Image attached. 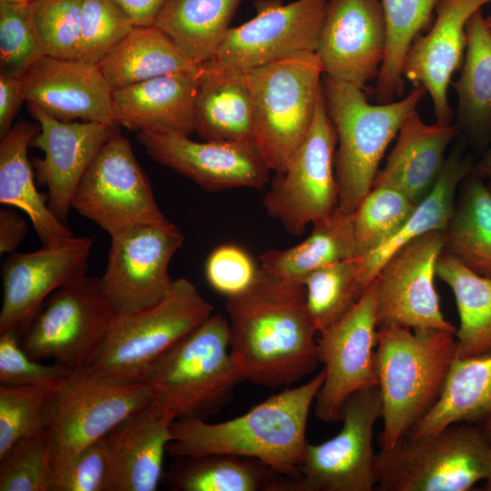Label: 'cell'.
Segmentation results:
<instances>
[{"instance_id":"bcb514c9","label":"cell","mask_w":491,"mask_h":491,"mask_svg":"<svg viewBox=\"0 0 491 491\" xmlns=\"http://www.w3.org/2000/svg\"><path fill=\"white\" fill-rule=\"evenodd\" d=\"M71 371L58 364L37 362L19 341V333H0V386H55Z\"/></svg>"},{"instance_id":"e575fe53","label":"cell","mask_w":491,"mask_h":491,"mask_svg":"<svg viewBox=\"0 0 491 491\" xmlns=\"http://www.w3.org/2000/svg\"><path fill=\"white\" fill-rule=\"evenodd\" d=\"M99 67L111 87L116 89L198 65L189 61L165 33L150 25L135 26Z\"/></svg>"},{"instance_id":"ffe728a7","label":"cell","mask_w":491,"mask_h":491,"mask_svg":"<svg viewBox=\"0 0 491 491\" xmlns=\"http://www.w3.org/2000/svg\"><path fill=\"white\" fill-rule=\"evenodd\" d=\"M386 48L380 0H328L316 49L325 75L364 89L377 78Z\"/></svg>"},{"instance_id":"3957f363","label":"cell","mask_w":491,"mask_h":491,"mask_svg":"<svg viewBox=\"0 0 491 491\" xmlns=\"http://www.w3.org/2000/svg\"><path fill=\"white\" fill-rule=\"evenodd\" d=\"M456 356L453 333L378 326L375 363L382 397L381 450L393 448L431 410Z\"/></svg>"},{"instance_id":"ba28073f","label":"cell","mask_w":491,"mask_h":491,"mask_svg":"<svg viewBox=\"0 0 491 491\" xmlns=\"http://www.w3.org/2000/svg\"><path fill=\"white\" fill-rule=\"evenodd\" d=\"M323 75L316 52L246 71L256 145L276 174L286 170L310 130Z\"/></svg>"},{"instance_id":"7a4b0ae2","label":"cell","mask_w":491,"mask_h":491,"mask_svg":"<svg viewBox=\"0 0 491 491\" xmlns=\"http://www.w3.org/2000/svg\"><path fill=\"white\" fill-rule=\"evenodd\" d=\"M324 379L322 369L306 384L273 395L226 421L175 420L166 453L173 457L207 454L252 457L293 480L304 460L307 418Z\"/></svg>"},{"instance_id":"6f0895ef","label":"cell","mask_w":491,"mask_h":491,"mask_svg":"<svg viewBox=\"0 0 491 491\" xmlns=\"http://www.w3.org/2000/svg\"><path fill=\"white\" fill-rule=\"evenodd\" d=\"M3 1H8V2H25L27 0H0V2H3Z\"/></svg>"},{"instance_id":"f546056e","label":"cell","mask_w":491,"mask_h":491,"mask_svg":"<svg viewBox=\"0 0 491 491\" xmlns=\"http://www.w3.org/2000/svg\"><path fill=\"white\" fill-rule=\"evenodd\" d=\"M287 479L256 458L207 454L174 457L161 483L173 491H286Z\"/></svg>"},{"instance_id":"9a60e30c","label":"cell","mask_w":491,"mask_h":491,"mask_svg":"<svg viewBox=\"0 0 491 491\" xmlns=\"http://www.w3.org/2000/svg\"><path fill=\"white\" fill-rule=\"evenodd\" d=\"M328 0H256V15L231 27L214 58L247 71L316 52Z\"/></svg>"},{"instance_id":"d590c367","label":"cell","mask_w":491,"mask_h":491,"mask_svg":"<svg viewBox=\"0 0 491 491\" xmlns=\"http://www.w3.org/2000/svg\"><path fill=\"white\" fill-rule=\"evenodd\" d=\"M436 276L452 290L459 316L455 337L456 355L467 357L491 350V277L467 268L443 252Z\"/></svg>"},{"instance_id":"f35d334b","label":"cell","mask_w":491,"mask_h":491,"mask_svg":"<svg viewBox=\"0 0 491 491\" xmlns=\"http://www.w3.org/2000/svg\"><path fill=\"white\" fill-rule=\"evenodd\" d=\"M305 287L306 308L318 334L346 314L366 290L356 256L313 272Z\"/></svg>"},{"instance_id":"1f68e13d","label":"cell","mask_w":491,"mask_h":491,"mask_svg":"<svg viewBox=\"0 0 491 491\" xmlns=\"http://www.w3.org/2000/svg\"><path fill=\"white\" fill-rule=\"evenodd\" d=\"M311 234L286 249H270L259 256V268L276 278L305 286L317 269L357 255L352 215L338 207L314 223Z\"/></svg>"},{"instance_id":"603a6c76","label":"cell","mask_w":491,"mask_h":491,"mask_svg":"<svg viewBox=\"0 0 491 491\" xmlns=\"http://www.w3.org/2000/svg\"><path fill=\"white\" fill-rule=\"evenodd\" d=\"M22 81L25 101L54 118L116 125L112 112L114 89L99 65L44 55L27 69Z\"/></svg>"},{"instance_id":"9c48e42d","label":"cell","mask_w":491,"mask_h":491,"mask_svg":"<svg viewBox=\"0 0 491 491\" xmlns=\"http://www.w3.org/2000/svg\"><path fill=\"white\" fill-rule=\"evenodd\" d=\"M151 402L145 383L110 380L88 368L71 371L53 387L49 426L53 476L85 447Z\"/></svg>"},{"instance_id":"4316f807","label":"cell","mask_w":491,"mask_h":491,"mask_svg":"<svg viewBox=\"0 0 491 491\" xmlns=\"http://www.w3.org/2000/svg\"><path fill=\"white\" fill-rule=\"evenodd\" d=\"M459 135L454 122L427 125L416 110L400 127L396 143L373 186L395 188L418 204L436 184L446 159V149Z\"/></svg>"},{"instance_id":"5bb4252c","label":"cell","mask_w":491,"mask_h":491,"mask_svg":"<svg viewBox=\"0 0 491 491\" xmlns=\"http://www.w3.org/2000/svg\"><path fill=\"white\" fill-rule=\"evenodd\" d=\"M376 281L339 320L319 333L317 352L325 379L315 399V414L326 423L341 419L346 400L377 386Z\"/></svg>"},{"instance_id":"484cf974","label":"cell","mask_w":491,"mask_h":491,"mask_svg":"<svg viewBox=\"0 0 491 491\" xmlns=\"http://www.w3.org/2000/svg\"><path fill=\"white\" fill-rule=\"evenodd\" d=\"M195 132L203 141L256 144L246 71L215 59L198 66Z\"/></svg>"},{"instance_id":"d6986e66","label":"cell","mask_w":491,"mask_h":491,"mask_svg":"<svg viewBox=\"0 0 491 491\" xmlns=\"http://www.w3.org/2000/svg\"><path fill=\"white\" fill-rule=\"evenodd\" d=\"M95 237H75L30 253L13 252L2 265L0 333H26L47 297L86 274Z\"/></svg>"},{"instance_id":"7402d4cb","label":"cell","mask_w":491,"mask_h":491,"mask_svg":"<svg viewBox=\"0 0 491 491\" xmlns=\"http://www.w3.org/2000/svg\"><path fill=\"white\" fill-rule=\"evenodd\" d=\"M489 3L491 0H440L434 25L426 35L415 40L406 55L404 78L429 94L437 123H453L455 113L447 91L464 61L466 24L475 12Z\"/></svg>"},{"instance_id":"f1b7e54d","label":"cell","mask_w":491,"mask_h":491,"mask_svg":"<svg viewBox=\"0 0 491 491\" xmlns=\"http://www.w3.org/2000/svg\"><path fill=\"white\" fill-rule=\"evenodd\" d=\"M474 165L456 145L446 159L430 192L416 206L406 222L384 243L356 256L361 284L367 288L385 263L399 249L433 231H446L455 207L457 186L473 170Z\"/></svg>"},{"instance_id":"ee69618b","label":"cell","mask_w":491,"mask_h":491,"mask_svg":"<svg viewBox=\"0 0 491 491\" xmlns=\"http://www.w3.org/2000/svg\"><path fill=\"white\" fill-rule=\"evenodd\" d=\"M44 55L30 3L0 2L1 71L22 77Z\"/></svg>"},{"instance_id":"4dcf8cb0","label":"cell","mask_w":491,"mask_h":491,"mask_svg":"<svg viewBox=\"0 0 491 491\" xmlns=\"http://www.w3.org/2000/svg\"><path fill=\"white\" fill-rule=\"evenodd\" d=\"M466 47L457 80L454 124L477 147L491 140V30L482 9L467 21Z\"/></svg>"},{"instance_id":"b9f144b4","label":"cell","mask_w":491,"mask_h":491,"mask_svg":"<svg viewBox=\"0 0 491 491\" xmlns=\"http://www.w3.org/2000/svg\"><path fill=\"white\" fill-rule=\"evenodd\" d=\"M52 477L49 429L15 442L0 456V491H49Z\"/></svg>"},{"instance_id":"cb8c5ba5","label":"cell","mask_w":491,"mask_h":491,"mask_svg":"<svg viewBox=\"0 0 491 491\" xmlns=\"http://www.w3.org/2000/svg\"><path fill=\"white\" fill-rule=\"evenodd\" d=\"M174 418L152 402L106 436L108 491H155Z\"/></svg>"},{"instance_id":"836d02e7","label":"cell","mask_w":491,"mask_h":491,"mask_svg":"<svg viewBox=\"0 0 491 491\" xmlns=\"http://www.w3.org/2000/svg\"><path fill=\"white\" fill-rule=\"evenodd\" d=\"M241 0H167L154 25L196 65L215 57Z\"/></svg>"},{"instance_id":"6da1fadb","label":"cell","mask_w":491,"mask_h":491,"mask_svg":"<svg viewBox=\"0 0 491 491\" xmlns=\"http://www.w3.org/2000/svg\"><path fill=\"white\" fill-rule=\"evenodd\" d=\"M230 351L243 381L278 388L318 366L316 329L304 285L261 269L244 293L226 298Z\"/></svg>"},{"instance_id":"11a10c76","label":"cell","mask_w":491,"mask_h":491,"mask_svg":"<svg viewBox=\"0 0 491 491\" xmlns=\"http://www.w3.org/2000/svg\"><path fill=\"white\" fill-rule=\"evenodd\" d=\"M484 487L487 491H491V476L486 480Z\"/></svg>"},{"instance_id":"db71d44e","label":"cell","mask_w":491,"mask_h":491,"mask_svg":"<svg viewBox=\"0 0 491 491\" xmlns=\"http://www.w3.org/2000/svg\"><path fill=\"white\" fill-rule=\"evenodd\" d=\"M484 431L491 443V416L485 421Z\"/></svg>"},{"instance_id":"52a82bcc","label":"cell","mask_w":491,"mask_h":491,"mask_svg":"<svg viewBox=\"0 0 491 491\" xmlns=\"http://www.w3.org/2000/svg\"><path fill=\"white\" fill-rule=\"evenodd\" d=\"M376 474L377 491H467L491 476V443L473 423L406 436L380 449Z\"/></svg>"},{"instance_id":"277c9868","label":"cell","mask_w":491,"mask_h":491,"mask_svg":"<svg viewBox=\"0 0 491 491\" xmlns=\"http://www.w3.org/2000/svg\"><path fill=\"white\" fill-rule=\"evenodd\" d=\"M322 89L337 136L335 172L338 208L352 215L372 188L387 146L406 118L417 110L426 91L416 85L402 99L372 105L363 89L325 75Z\"/></svg>"},{"instance_id":"d6a6232c","label":"cell","mask_w":491,"mask_h":491,"mask_svg":"<svg viewBox=\"0 0 491 491\" xmlns=\"http://www.w3.org/2000/svg\"><path fill=\"white\" fill-rule=\"evenodd\" d=\"M490 416L491 350L467 357L456 355L439 399L407 436H423L454 424H474Z\"/></svg>"},{"instance_id":"681fc988","label":"cell","mask_w":491,"mask_h":491,"mask_svg":"<svg viewBox=\"0 0 491 491\" xmlns=\"http://www.w3.org/2000/svg\"><path fill=\"white\" fill-rule=\"evenodd\" d=\"M25 101L22 77L5 71L0 73V138L13 127V122Z\"/></svg>"},{"instance_id":"ab89813d","label":"cell","mask_w":491,"mask_h":491,"mask_svg":"<svg viewBox=\"0 0 491 491\" xmlns=\"http://www.w3.org/2000/svg\"><path fill=\"white\" fill-rule=\"evenodd\" d=\"M54 386H0V456L15 442L49 429Z\"/></svg>"},{"instance_id":"60d3db41","label":"cell","mask_w":491,"mask_h":491,"mask_svg":"<svg viewBox=\"0 0 491 491\" xmlns=\"http://www.w3.org/2000/svg\"><path fill=\"white\" fill-rule=\"evenodd\" d=\"M417 204L388 186H373L352 214L357 255L373 250L406 222Z\"/></svg>"},{"instance_id":"44dd1931","label":"cell","mask_w":491,"mask_h":491,"mask_svg":"<svg viewBox=\"0 0 491 491\" xmlns=\"http://www.w3.org/2000/svg\"><path fill=\"white\" fill-rule=\"evenodd\" d=\"M39 125L31 142L44 153L32 161L39 184L47 187V204L65 224L76 189L95 156L116 132V125L97 122H65L28 104Z\"/></svg>"},{"instance_id":"c3c4849f","label":"cell","mask_w":491,"mask_h":491,"mask_svg":"<svg viewBox=\"0 0 491 491\" xmlns=\"http://www.w3.org/2000/svg\"><path fill=\"white\" fill-rule=\"evenodd\" d=\"M109 460L105 436L85 447L54 474L49 491H108Z\"/></svg>"},{"instance_id":"83f0119b","label":"cell","mask_w":491,"mask_h":491,"mask_svg":"<svg viewBox=\"0 0 491 491\" xmlns=\"http://www.w3.org/2000/svg\"><path fill=\"white\" fill-rule=\"evenodd\" d=\"M39 125L25 120L15 124L0 143V203L24 211L43 246L60 244L74 234L50 210L47 195L35 183L27 150Z\"/></svg>"},{"instance_id":"f907efd6","label":"cell","mask_w":491,"mask_h":491,"mask_svg":"<svg viewBox=\"0 0 491 491\" xmlns=\"http://www.w3.org/2000/svg\"><path fill=\"white\" fill-rule=\"evenodd\" d=\"M28 224L14 209L0 210V252H15L28 232Z\"/></svg>"},{"instance_id":"2e32d148","label":"cell","mask_w":491,"mask_h":491,"mask_svg":"<svg viewBox=\"0 0 491 491\" xmlns=\"http://www.w3.org/2000/svg\"><path fill=\"white\" fill-rule=\"evenodd\" d=\"M445 243V231H433L403 246L385 263L376 277L378 326L456 333V327L441 311L435 286Z\"/></svg>"},{"instance_id":"30bf717a","label":"cell","mask_w":491,"mask_h":491,"mask_svg":"<svg viewBox=\"0 0 491 491\" xmlns=\"http://www.w3.org/2000/svg\"><path fill=\"white\" fill-rule=\"evenodd\" d=\"M100 278L86 274L53 292L25 333V350L70 371L88 368L115 315Z\"/></svg>"},{"instance_id":"8992f818","label":"cell","mask_w":491,"mask_h":491,"mask_svg":"<svg viewBox=\"0 0 491 491\" xmlns=\"http://www.w3.org/2000/svg\"><path fill=\"white\" fill-rule=\"evenodd\" d=\"M186 278L150 307L114 316L88 369L117 382L144 383L155 364L213 313Z\"/></svg>"},{"instance_id":"d4e9b609","label":"cell","mask_w":491,"mask_h":491,"mask_svg":"<svg viewBox=\"0 0 491 491\" xmlns=\"http://www.w3.org/2000/svg\"><path fill=\"white\" fill-rule=\"evenodd\" d=\"M197 80L198 67L114 89L115 125L137 132H174L190 136L195 132Z\"/></svg>"},{"instance_id":"7bdbcfd3","label":"cell","mask_w":491,"mask_h":491,"mask_svg":"<svg viewBox=\"0 0 491 491\" xmlns=\"http://www.w3.org/2000/svg\"><path fill=\"white\" fill-rule=\"evenodd\" d=\"M135 25L113 0H83L78 59L99 65Z\"/></svg>"},{"instance_id":"7dc6e473","label":"cell","mask_w":491,"mask_h":491,"mask_svg":"<svg viewBox=\"0 0 491 491\" xmlns=\"http://www.w3.org/2000/svg\"><path fill=\"white\" fill-rule=\"evenodd\" d=\"M259 270L247 251L225 244L209 254L205 272L209 286L228 298L246 291L256 280Z\"/></svg>"},{"instance_id":"e0dca14e","label":"cell","mask_w":491,"mask_h":491,"mask_svg":"<svg viewBox=\"0 0 491 491\" xmlns=\"http://www.w3.org/2000/svg\"><path fill=\"white\" fill-rule=\"evenodd\" d=\"M184 240L174 224L137 226L111 237L100 283L116 313L150 307L167 296L175 282L169 263Z\"/></svg>"},{"instance_id":"9f6ffc18","label":"cell","mask_w":491,"mask_h":491,"mask_svg":"<svg viewBox=\"0 0 491 491\" xmlns=\"http://www.w3.org/2000/svg\"><path fill=\"white\" fill-rule=\"evenodd\" d=\"M486 23L491 30V12L487 16H485Z\"/></svg>"},{"instance_id":"ac0fdd59","label":"cell","mask_w":491,"mask_h":491,"mask_svg":"<svg viewBox=\"0 0 491 491\" xmlns=\"http://www.w3.org/2000/svg\"><path fill=\"white\" fill-rule=\"evenodd\" d=\"M136 138L158 164L181 174L206 192L261 190L271 170L256 144L196 142L174 132L140 131Z\"/></svg>"},{"instance_id":"7c38bea8","label":"cell","mask_w":491,"mask_h":491,"mask_svg":"<svg viewBox=\"0 0 491 491\" xmlns=\"http://www.w3.org/2000/svg\"><path fill=\"white\" fill-rule=\"evenodd\" d=\"M336 145L322 89L306 139L286 170L276 174L263 198L266 214L288 234L302 235L308 225L328 217L338 207Z\"/></svg>"},{"instance_id":"4fadbf2b","label":"cell","mask_w":491,"mask_h":491,"mask_svg":"<svg viewBox=\"0 0 491 491\" xmlns=\"http://www.w3.org/2000/svg\"><path fill=\"white\" fill-rule=\"evenodd\" d=\"M382 417L378 386L357 391L345 402L341 430L321 444L307 443L296 478L286 491L376 490L377 453L374 428Z\"/></svg>"},{"instance_id":"816d5d0a","label":"cell","mask_w":491,"mask_h":491,"mask_svg":"<svg viewBox=\"0 0 491 491\" xmlns=\"http://www.w3.org/2000/svg\"><path fill=\"white\" fill-rule=\"evenodd\" d=\"M131 18L135 26L154 25L167 0H113Z\"/></svg>"},{"instance_id":"f6af8a7d","label":"cell","mask_w":491,"mask_h":491,"mask_svg":"<svg viewBox=\"0 0 491 491\" xmlns=\"http://www.w3.org/2000/svg\"><path fill=\"white\" fill-rule=\"evenodd\" d=\"M28 2L45 55L78 59L83 0Z\"/></svg>"},{"instance_id":"f5cc1de1","label":"cell","mask_w":491,"mask_h":491,"mask_svg":"<svg viewBox=\"0 0 491 491\" xmlns=\"http://www.w3.org/2000/svg\"><path fill=\"white\" fill-rule=\"evenodd\" d=\"M480 177L491 190V145L486 150L471 172Z\"/></svg>"},{"instance_id":"8d00e7d4","label":"cell","mask_w":491,"mask_h":491,"mask_svg":"<svg viewBox=\"0 0 491 491\" xmlns=\"http://www.w3.org/2000/svg\"><path fill=\"white\" fill-rule=\"evenodd\" d=\"M445 236V252L491 277V190L472 173L461 183Z\"/></svg>"},{"instance_id":"680465c9","label":"cell","mask_w":491,"mask_h":491,"mask_svg":"<svg viewBox=\"0 0 491 491\" xmlns=\"http://www.w3.org/2000/svg\"><path fill=\"white\" fill-rule=\"evenodd\" d=\"M27 1H32V0H27Z\"/></svg>"},{"instance_id":"74e56055","label":"cell","mask_w":491,"mask_h":491,"mask_svg":"<svg viewBox=\"0 0 491 491\" xmlns=\"http://www.w3.org/2000/svg\"><path fill=\"white\" fill-rule=\"evenodd\" d=\"M386 30L385 58L376 79L375 98L387 104L405 91L403 67L406 55L427 26L440 0H380Z\"/></svg>"},{"instance_id":"5b68a950","label":"cell","mask_w":491,"mask_h":491,"mask_svg":"<svg viewBox=\"0 0 491 491\" xmlns=\"http://www.w3.org/2000/svg\"><path fill=\"white\" fill-rule=\"evenodd\" d=\"M241 381L227 317L212 314L155 364L144 383L152 403L174 420H207L231 401Z\"/></svg>"},{"instance_id":"8fae6325","label":"cell","mask_w":491,"mask_h":491,"mask_svg":"<svg viewBox=\"0 0 491 491\" xmlns=\"http://www.w3.org/2000/svg\"><path fill=\"white\" fill-rule=\"evenodd\" d=\"M72 208L115 236L142 225L169 226L129 140L119 131L100 148L75 194Z\"/></svg>"}]
</instances>
